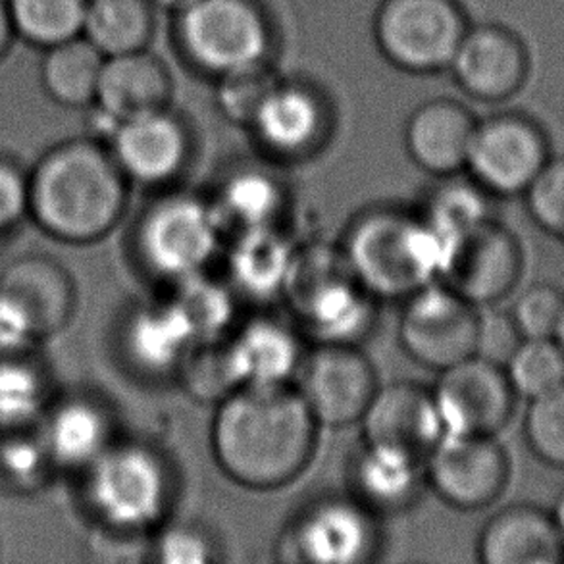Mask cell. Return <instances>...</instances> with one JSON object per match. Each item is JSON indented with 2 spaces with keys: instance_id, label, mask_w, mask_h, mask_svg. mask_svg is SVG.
Masks as SVG:
<instances>
[{
  "instance_id": "ffe728a7",
  "label": "cell",
  "mask_w": 564,
  "mask_h": 564,
  "mask_svg": "<svg viewBox=\"0 0 564 564\" xmlns=\"http://www.w3.org/2000/svg\"><path fill=\"white\" fill-rule=\"evenodd\" d=\"M195 345L191 329L169 297L131 306L118 329L123 362L145 380H176L177 370Z\"/></svg>"
},
{
  "instance_id": "44dd1931",
  "label": "cell",
  "mask_w": 564,
  "mask_h": 564,
  "mask_svg": "<svg viewBox=\"0 0 564 564\" xmlns=\"http://www.w3.org/2000/svg\"><path fill=\"white\" fill-rule=\"evenodd\" d=\"M359 424L362 442L397 447L422 460L445 435L432 391L412 381L380 386Z\"/></svg>"
},
{
  "instance_id": "4316f807",
  "label": "cell",
  "mask_w": 564,
  "mask_h": 564,
  "mask_svg": "<svg viewBox=\"0 0 564 564\" xmlns=\"http://www.w3.org/2000/svg\"><path fill=\"white\" fill-rule=\"evenodd\" d=\"M476 555L484 564H558L564 561V547L551 509L517 503L484 524Z\"/></svg>"
},
{
  "instance_id": "b9f144b4",
  "label": "cell",
  "mask_w": 564,
  "mask_h": 564,
  "mask_svg": "<svg viewBox=\"0 0 564 564\" xmlns=\"http://www.w3.org/2000/svg\"><path fill=\"white\" fill-rule=\"evenodd\" d=\"M522 198L535 228L561 241L564 237V154L551 156Z\"/></svg>"
},
{
  "instance_id": "5b68a950",
  "label": "cell",
  "mask_w": 564,
  "mask_h": 564,
  "mask_svg": "<svg viewBox=\"0 0 564 564\" xmlns=\"http://www.w3.org/2000/svg\"><path fill=\"white\" fill-rule=\"evenodd\" d=\"M282 299L314 344L360 345L375 332L380 311L339 243L324 241L297 245Z\"/></svg>"
},
{
  "instance_id": "ac0fdd59",
  "label": "cell",
  "mask_w": 564,
  "mask_h": 564,
  "mask_svg": "<svg viewBox=\"0 0 564 564\" xmlns=\"http://www.w3.org/2000/svg\"><path fill=\"white\" fill-rule=\"evenodd\" d=\"M247 130L270 161L313 159L332 135L328 100L314 85L282 77Z\"/></svg>"
},
{
  "instance_id": "bcb514c9",
  "label": "cell",
  "mask_w": 564,
  "mask_h": 564,
  "mask_svg": "<svg viewBox=\"0 0 564 564\" xmlns=\"http://www.w3.org/2000/svg\"><path fill=\"white\" fill-rule=\"evenodd\" d=\"M15 43H18V39H15L12 20L8 14L7 0H0V62L7 61V56Z\"/></svg>"
},
{
  "instance_id": "cb8c5ba5",
  "label": "cell",
  "mask_w": 564,
  "mask_h": 564,
  "mask_svg": "<svg viewBox=\"0 0 564 564\" xmlns=\"http://www.w3.org/2000/svg\"><path fill=\"white\" fill-rule=\"evenodd\" d=\"M239 386H290L305 357V336L297 324L274 314L237 322L226 337Z\"/></svg>"
},
{
  "instance_id": "7402d4cb",
  "label": "cell",
  "mask_w": 564,
  "mask_h": 564,
  "mask_svg": "<svg viewBox=\"0 0 564 564\" xmlns=\"http://www.w3.org/2000/svg\"><path fill=\"white\" fill-rule=\"evenodd\" d=\"M39 430L56 470L79 476L120 437L115 412L93 393L56 395Z\"/></svg>"
},
{
  "instance_id": "7a4b0ae2",
  "label": "cell",
  "mask_w": 564,
  "mask_h": 564,
  "mask_svg": "<svg viewBox=\"0 0 564 564\" xmlns=\"http://www.w3.org/2000/svg\"><path fill=\"white\" fill-rule=\"evenodd\" d=\"M130 187L107 141L64 139L30 169V220L58 243H97L123 220Z\"/></svg>"
},
{
  "instance_id": "836d02e7",
  "label": "cell",
  "mask_w": 564,
  "mask_h": 564,
  "mask_svg": "<svg viewBox=\"0 0 564 564\" xmlns=\"http://www.w3.org/2000/svg\"><path fill=\"white\" fill-rule=\"evenodd\" d=\"M491 198L473 177L458 172L437 177L416 210L445 241H449L460 231L473 228L474 224L491 218Z\"/></svg>"
},
{
  "instance_id": "ab89813d",
  "label": "cell",
  "mask_w": 564,
  "mask_h": 564,
  "mask_svg": "<svg viewBox=\"0 0 564 564\" xmlns=\"http://www.w3.org/2000/svg\"><path fill=\"white\" fill-rule=\"evenodd\" d=\"M522 435L542 465L564 473V386L528 401Z\"/></svg>"
},
{
  "instance_id": "f907efd6",
  "label": "cell",
  "mask_w": 564,
  "mask_h": 564,
  "mask_svg": "<svg viewBox=\"0 0 564 564\" xmlns=\"http://www.w3.org/2000/svg\"><path fill=\"white\" fill-rule=\"evenodd\" d=\"M561 243H563V245H564V237H563V239H561Z\"/></svg>"
},
{
  "instance_id": "5bb4252c",
  "label": "cell",
  "mask_w": 564,
  "mask_h": 564,
  "mask_svg": "<svg viewBox=\"0 0 564 564\" xmlns=\"http://www.w3.org/2000/svg\"><path fill=\"white\" fill-rule=\"evenodd\" d=\"M295 380L308 411L328 427L359 424L380 388L375 365L359 345L314 344Z\"/></svg>"
},
{
  "instance_id": "ee69618b",
  "label": "cell",
  "mask_w": 564,
  "mask_h": 564,
  "mask_svg": "<svg viewBox=\"0 0 564 564\" xmlns=\"http://www.w3.org/2000/svg\"><path fill=\"white\" fill-rule=\"evenodd\" d=\"M30 220V169L8 153H0V241Z\"/></svg>"
},
{
  "instance_id": "8992f818",
  "label": "cell",
  "mask_w": 564,
  "mask_h": 564,
  "mask_svg": "<svg viewBox=\"0 0 564 564\" xmlns=\"http://www.w3.org/2000/svg\"><path fill=\"white\" fill-rule=\"evenodd\" d=\"M224 231L213 198L170 185L133 221L131 254L147 278L174 285L210 270L224 251Z\"/></svg>"
},
{
  "instance_id": "52a82bcc",
  "label": "cell",
  "mask_w": 564,
  "mask_h": 564,
  "mask_svg": "<svg viewBox=\"0 0 564 564\" xmlns=\"http://www.w3.org/2000/svg\"><path fill=\"white\" fill-rule=\"evenodd\" d=\"M174 45L205 76L270 61L274 25L260 0H193L174 12Z\"/></svg>"
},
{
  "instance_id": "7bdbcfd3",
  "label": "cell",
  "mask_w": 564,
  "mask_h": 564,
  "mask_svg": "<svg viewBox=\"0 0 564 564\" xmlns=\"http://www.w3.org/2000/svg\"><path fill=\"white\" fill-rule=\"evenodd\" d=\"M563 306L564 293L557 285L535 282L517 293L509 314L520 336L538 339L555 336Z\"/></svg>"
},
{
  "instance_id": "d4e9b609",
  "label": "cell",
  "mask_w": 564,
  "mask_h": 564,
  "mask_svg": "<svg viewBox=\"0 0 564 564\" xmlns=\"http://www.w3.org/2000/svg\"><path fill=\"white\" fill-rule=\"evenodd\" d=\"M297 243L282 226L234 231L224 245V278L239 301L270 303L282 299Z\"/></svg>"
},
{
  "instance_id": "f1b7e54d",
  "label": "cell",
  "mask_w": 564,
  "mask_h": 564,
  "mask_svg": "<svg viewBox=\"0 0 564 564\" xmlns=\"http://www.w3.org/2000/svg\"><path fill=\"white\" fill-rule=\"evenodd\" d=\"M224 228L241 229L282 226L290 208V189L267 164H237L224 172L213 195Z\"/></svg>"
},
{
  "instance_id": "d590c367",
  "label": "cell",
  "mask_w": 564,
  "mask_h": 564,
  "mask_svg": "<svg viewBox=\"0 0 564 564\" xmlns=\"http://www.w3.org/2000/svg\"><path fill=\"white\" fill-rule=\"evenodd\" d=\"M58 474L39 427L0 434V486L35 496Z\"/></svg>"
},
{
  "instance_id": "c3c4849f",
  "label": "cell",
  "mask_w": 564,
  "mask_h": 564,
  "mask_svg": "<svg viewBox=\"0 0 564 564\" xmlns=\"http://www.w3.org/2000/svg\"><path fill=\"white\" fill-rule=\"evenodd\" d=\"M154 7L162 8V10H169V12H177L180 8L187 7L193 0H151Z\"/></svg>"
},
{
  "instance_id": "484cf974",
  "label": "cell",
  "mask_w": 564,
  "mask_h": 564,
  "mask_svg": "<svg viewBox=\"0 0 564 564\" xmlns=\"http://www.w3.org/2000/svg\"><path fill=\"white\" fill-rule=\"evenodd\" d=\"M476 122L473 110L458 100H426L414 108L404 123V149L430 176L465 172Z\"/></svg>"
},
{
  "instance_id": "3957f363",
  "label": "cell",
  "mask_w": 564,
  "mask_h": 564,
  "mask_svg": "<svg viewBox=\"0 0 564 564\" xmlns=\"http://www.w3.org/2000/svg\"><path fill=\"white\" fill-rule=\"evenodd\" d=\"M357 280L378 301H404L442 275L447 241L419 210L378 203L352 216L339 241Z\"/></svg>"
},
{
  "instance_id": "f6af8a7d",
  "label": "cell",
  "mask_w": 564,
  "mask_h": 564,
  "mask_svg": "<svg viewBox=\"0 0 564 564\" xmlns=\"http://www.w3.org/2000/svg\"><path fill=\"white\" fill-rule=\"evenodd\" d=\"M522 339L524 337L520 336L509 311L481 313L480 347H478V355L481 357L505 365Z\"/></svg>"
},
{
  "instance_id": "4dcf8cb0",
  "label": "cell",
  "mask_w": 564,
  "mask_h": 564,
  "mask_svg": "<svg viewBox=\"0 0 564 564\" xmlns=\"http://www.w3.org/2000/svg\"><path fill=\"white\" fill-rule=\"evenodd\" d=\"M41 54L39 84L46 99L68 110H89L97 99L105 56L84 35Z\"/></svg>"
},
{
  "instance_id": "d6a6232c",
  "label": "cell",
  "mask_w": 564,
  "mask_h": 564,
  "mask_svg": "<svg viewBox=\"0 0 564 564\" xmlns=\"http://www.w3.org/2000/svg\"><path fill=\"white\" fill-rule=\"evenodd\" d=\"M156 28V7L151 0H89L84 37L105 58L138 53L151 45Z\"/></svg>"
},
{
  "instance_id": "277c9868",
  "label": "cell",
  "mask_w": 564,
  "mask_h": 564,
  "mask_svg": "<svg viewBox=\"0 0 564 564\" xmlns=\"http://www.w3.org/2000/svg\"><path fill=\"white\" fill-rule=\"evenodd\" d=\"M85 509L95 528L135 540L169 520L176 473L159 447L118 437L84 474Z\"/></svg>"
},
{
  "instance_id": "9c48e42d",
  "label": "cell",
  "mask_w": 564,
  "mask_h": 564,
  "mask_svg": "<svg viewBox=\"0 0 564 564\" xmlns=\"http://www.w3.org/2000/svg\"><path fill=\"white\" fill-rule=\"evenodd\" d=\"M470 20L458 0H381L375 39L389 64L406 74L449 69Z\"/></svg>"
},
{
  "instance_id": "4fadbf2b",
  "label": "cell",
  "mask_w": 564,
  "mask_h": 564,
  "mask_svg": "<svg viewBox=\"0 0 564 564\" xmlns=\"http://www.w3.org/2000/svg\"><path fill=\"white\" fill-rule=\"evenodd\" d=\"M524 249L494 216L447 241L440 282L478 308L501 303L519 288Z\"/></svg>"
},
{
  "instance_id": "9a60e30c",
  "label": "cell",
  "mask_w": 564,
  "mask_h": 564,
  "mask_svg": "<svg viewBox=\"0 0 564 564\" xmlns=\"http://www.w3.org/2000/svg\"><path fill=\"white\" fill-rule=\"evenodd\" d=\"M424 480L458 511H481L503 496L511 458L491 435H443L424 458Z\"/></svg>"
},
{
  "instance_id": "74e56055",
  "label": "cell",
  "mask_w": 564,
  "mask_h": 564,
  "mask_svg": "<svg viewBox=\"0 0 564 564\" xmlns=\"http://www.w3.org/2000/svg\"><path fill=\"white\" fill-rule=\"evenodd\" d=\"M280 79L282 76L275 72L272 61L228 72L216 77V107L228 122L247 130Z\"/></svg>"
},
{
  "instance_id": "603a6c76",
  "label": "cell",
  "mask_w": 564,
  "mask_h": 564,
  "mask_svg": "<svg viewBox=\"0 0 564 564\" xmlns=\"http://www.w3.org/2000/svg\"><path fill=\"white\" fill-rule=\"evenodd\" d=\"M174 82L170 69L153 53H138L108 56L100 72L97 99L89 110L97 116L95 138L107 139L116 122L170 107Z\"/></svg>"
},
{
  "instance_id": "6da1fadb",
  "label": "cell",
  "mask_w": 564,
  "mask_h": 564,
  "mask_svg": "<svg viewBox=\"0 0 564 564\" xmlns=\"http://www.w3.org/2000/svg\"><path fill=\"white\" fill-rule=\"evenodd\" d=\"M318 427L291 386H245L216 404L210 447L214 460L241 488L272 491L305 473Z\"/></svg>"
},
{
  "instance_id": "f546056e",
  "label": "cell",
  "mask_w": 564,
  "mask_h": 564,
  "mask_svg": "<svg viewBox=\"0 0 564 564\" xmlns=\"http://www.w3.org/2000/svg\"><path fill=\"white\" fill-rule=\"evenodd\" d=\"M56 395L39 349L0 355V434L41 426Z\"/></svg>"
},
{
  "instance_id": "e0dca14e",
  "label": "cell",
  "mask_w": 564,
  "mask_h": 564,
  "mask_svg": "<svg viewBox=\"0 0 564 564\" xmlns=\"http://www.w3.org/2000/svg\"><path fill=\"white\" fill-rule=\"evenodd\" d=\"M105 141L131 184L153 189L184 176L193 154L189 126L170 107L116 122Z\"/></svg>"
},
{
  "instance_id": "e575fe53",
  "label": "cell",
  "mask_w": 564,
  "mask_h": 564,
  "mask_svg": "<svg viewBox=\"0 0 564 564\" xmlns=\"http://www.w3.org/2000/svg\"><path fill=\"white\" fill-rule=\"evenodd\" d=\"M89 0H7L18 43L46 51L84 35Z\"/></svg>"
},
{
  "instance_id": "1f68e13d",
  "label": "cell",
  "mask_w": 564,
  "mask_h": 564,
  "mask_svg": "<svg viewBox=\"0 0 564 564\" xmlns=\"http://www.w3.org/2000/svg\"><path fill=\"white\" fill-rule=\"evenodd\" d=\"M182 314L195 344L224 341L239 322V297L221 275L210 270L170 285L166 295Z\"/></svg>"
},
{
  "instance_id": "60d3db41",
  "label": "cell",
  "mask_w": 564,
  "mask_h": 564,
  "mask_svg": "<svg viewBox=\"0 0 564 564\" xmlns=\"http://www.w3.org/2000/svg\"><path fill=\"white\" fill-rule=\"evenodd\" d=\"M151 557L161 564H213L221 558V543L198 522H164L153 532Z\"/></svg>"
},
{
  "instance_id": "d6986e66",
  "label": "cell",
  "mask_w": 564,
  "mask_h": 564,
  "mask_svg": "<svg viewBox=\"0 0 564 564\" xmlns=\"http://www.w3.org/2000/svg\"><path fill=\"white\" fill-rule=\"evenodd\" d=\"M449 72L466 97L501 105L527 87L532 56L524 39L503 23H470Z\"/></svg>"
},
{
  "instance_id": "30bf717a",
  "label": "cell",
  "mask_w": 564,
  "mask_h": 564,
  "mask_svg": "<svg viewBox=\"0 0 564 564\" xmlns=\"http://www.w3.org/2000/svg\"><path fill=\"white\" fill-rule=\"evenodd\" d=\"M378 519L351 494L322 497L303 507L283 528L275 557L283 563H370L381 547Z\"/></svg>"
},
{
  "instance_id": "2e32d148",
  "label": "cell",
  "mask_w": 564,
  "mask_h": 564,
  "mask_svg": "<svg viewBox=\"0 0 564 564\" xmlns=\"http://www.w3.org/2000/svg\"><path fill=\"white\" fill-rule=\"evenodd\" d=\"M445 435H491L509 426L517 399L503 365L474 355L440 372L432 389Z\"/></svg>"
},
{
  "instance_id": "f35d334b",
  "label": "cell",
  "mask_w": 564,
  "mask_h": 564,
  "mask_svg": "<svg viewBox=\"0 0 564 564\" xmlns=\"http://www.w3.org/2000/svg\"><path fill=\"white\" fill-rule=\"evenodd\" d=\"M176 380L198 403L218 404L241 388L229 360L226 339L195 345L177 370Z\"/></svg>"
},
{
  "instance_id": "7c38bea8",
  "label": "cell",
  "mask_w": 564,
  "mask_h": 564,
  "mask_svg": "<svg viewBox=\"0 0 564 564\" xmlns=\"http://www.w3.org/2000/svg\"><path fill=\"white\" fill-rule=\"evenodd\" d=\"M480 328L481 308L437 280L404 299L397 336L420 367L443 372L478 355Z\"/></svg>"
},
{
  "instance_id": "8d00e7d4",
  "label": "cell",
  "mask_w": 564,
  "mask_h": 564,
  "mask_svg": "<svg viewBox=\"0 0 564 564\" xmlns=\"http://www.w3.org/2000/svg\"><path fill=\"white\" fill-rule=\"evenodd\" d=\"M503 368L514 393L528 401L564 386V351L555 337L522 339Z\"/></svg>"
},
{
  "instance_id": "8fae6325",
  "label": "cell",
  "mask_w": 564,
  "mask_h": 564,
  "mask_svg": "<svg viewBox=\"0 0 564 564\" xmlns=\"http://www.w3.org/2000/svg\"><path fill=\"white\" fill-rule=\"evenodd\" d=\"M551 156L542 122L503 110L476 122L465 172L494 198L522 197Z\"/></svg>"
},
{
  "instance_id": "83f0119b",
  "label": "cell",
  "mask_w": 564,
  "mask_h": 564,
  "mask_svg": "<svg viewBox=\"0 0 564 564\" xmlns=\"http://www.w3.org/2000/svg\"><path fill=\"white\" fill-rule=\"evenodd\" d=\"M422 481L424 460L397 447L362 442L351 458V496L378 517L406 511Z\"/></svg>"
},
{
  "instance_id": "ba28073f",
  "label": "cell",
  "mask_w": 564,
  "mask_h": 564,
  "mask_svg": "<svg viewBox=\"0 0 564 564\" xmlns=\"http://www.w3.org/2000/svg\"><path fill=\"white\" fill-rule=\"evenodd\" d=\"M77 311V285L48 254H23L0 270V355L31 351L61 336Z\"/></svg>"
},
{
  "instance_id": "7dc6e473",
  "label": "cell",
  "mask_w": 564,
  "mask_h": 564,
  "mask_svg": "<svg viewBox=\"0 0 564 564\" xmlns=\"http://www.w3.org/2000/svg\"><path fill=\"white\" fill-rule=\"evenodd\" d=\"M551 512H553V519H555V524H557L558 535H561V542H563L564 547V488L558 491Z\"/></svg>"
},
{
  "instance_id": "681fc988",
  "label": "cell",
  "mask_w": 564,
  "mask_h": 564,
  "mask_svg": "<svg viewBox=\"0 0 564 564\" xmlns=\"http://www.w3.org/2000/svg\"><path fill=\"white\" fill-rule=\"evenodd\" d=\"M555 341L561 345V349L564 351V306L563 313H561V318H558L557 329H555Z\"/></svg>"
}]
</instances>
